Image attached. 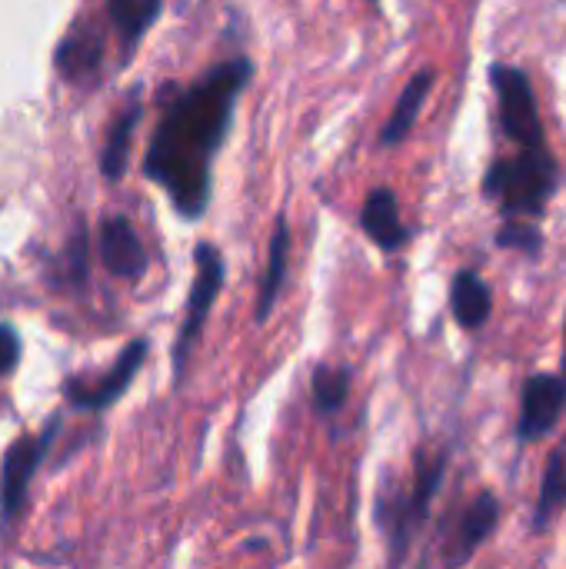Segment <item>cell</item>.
Instances as JSON below:
<instances>
[{"label": "cell", "instance_id": "6da1fadb", "mask_svg": "<svg viewBox=\"0 0 566 569\" xmlns=\"http://www.w3.org/2000/svg\"><path fill=\"white\" fill-rule=\"evenodd\" d=\"M254 77L247 57L214 67L190 87H167L163 117L143 157V173L160 183L183 217H200L214 190V157L230 130L234 107Z\"/></svg>", "mask_w": 566, "mask_h": 569}, {"label": "cell", "instance_id": "7a4b0ae2", "mask_svg": "<svg viewBox=\"0 0 566 569\" xmlns=\"http://www.w3.org/2000/svg\"><path fill=\"white\" fill-rule=\"evenodd\" d=\"M560 187V160L550 143L520 147L514 157L490 160L480 193L500 210V217H530L544 220L550 200Z\"/></svg>", "mask_w": 566, "mask_h": 569}, {"label": "cell", "instance_id": "3957f363", "mask_svg": "<svg viewBox=\"0 0 566 569\" xmlns=\"http://www.w3.org/2000/svg\"><path fill=\"white\" fill-rule=\"evenodd\" d=\"M487 77H490V87H494V97H497L500 133L517 147L547 143V127H544V117H540V103H537V90H534L530 73L524 67H517V63L494 60Z\"/></svg>", "mask_w": 566, "mask_h": 569}, {"label": "cell", "instance_id": "277c9868", "mask_svg": "<svg viewBox=\"0 0 566 569\" xmlns=\"http://www.w3.org/2000/svg\"><path fill=\"white\" fill-rule=\"evenodd\" d=\"M193 267H197V277H193V287H190V297H187V317L180 323V333H177V343H173V370L177 377L183 373L187 367V357L224 290V277H227V267H224V253L214 247V243H197L193 250Z\"/></svg>", "mask_w": 566, "mask_h": 569}, {"label": "cell", "instance_id": "5b68a950", "mask_svg": "<svg viewBox=\"0 0 566 569\" xmlns=\"http://www.w3.org/2000/svg\"><path fill=\"white\" fill-rule=\"evenodd\" d=\"M60 430V420H50L43 427V433L37 437H20L7 447L3 453V467H0V523H13L23 507H27V490H30V480L33 473L40 470L50 443H53V433Z\"/></svg>", "mask_w": 566, "mask_h": 569}, {"label": "cell", "instance_id": "8992f818", "mask_svg": "<svg viewBox=\"0 0 566 569\" xmlns=\"http://www.w3.org/2000/svg\"><path fill=\"white\" fill-rule=\"evenodd\" d=\"M566 413V370L560 373H530L520 387L517 413V443L530 447L557 433Z\"/></svg>", "mask_w": 566, "mask_h": 569}, {"label": "cell", "instance_id": "52a82bcc", "mask_svg": "<svg viewBox=\"0 0 566 569\" xmlns=\"http://www.w3.org/2000/svg\"><path fill=\"white\" fill-rule=\"evenodd\" d=\"M147 350H150L147 340H133V343L123 347V353L117 357V363L110 367V373H103L97 383H83V380H77V377L67 380V387H63L67 403H73L77 410H90V413L110 410V407L127 393V387L133 383L137 370H140L143 360H147Z\"/></svg>", "mask_w": 566, "mask_h": 569}, {"label": "cell", "instance_id": "ba28073f", "mask_svg": "<svg viewBox=\"0 0 566 569\" xmlns=\"http://www.w3.org/2000/svg\"><path fill=\"white\" fill-rule=\"evenodd\" d=\"M500 517H504V503L494 490H480L467 507L464 513L457 517V527H454V537L447 543V553H444V563L447 567H467L480 547L497 533L500 527Z\"/></svg>", "mask_w": 566, "mask_h": 569}, {"label": "cell", "instance_id": "9c48e42d", "mask_svg": "<svg viewBox=\"0 0 566 569\" xmlns=\"http://www.w3.org/2000/svg\"><path fill=\"white\" fill-rule=\"evenodd\" d=\"M360 227L384 253L404 250L414 237V230L400 220V203L390 187L370 190V197L364 200V210H360Z\"/></svg>", "mask_w": 566, "mask_h": 569}, {"label": "cell", "instance_id": "30bf717a", "mask_svg": "<svg viewBox=\"0 0 566 569\" xmlns=\"http://www.w3.org/2000/svg\"><path fill=\"white\" fill-rule=\"evenodd\" d=\"M100 257L113 277L140 280L147 273V250L127 217H107L100 227Z\"/></svg>", "mask_w": 566, "mask_h": 569}, {"label": "cell", "instance_id": "8fae6325", "mask_svg": "<svg viewBox=\"0 0 566 569\" xmlns=\"http://www.w3.org/2000/svg\"><path fill=\"white\" fill-rule=\"evenodd\" d=\"M450 313L467 333L487 327L494 317V287L470 267L457 270L450 280Z\"/></svg>", "mask_w": 566, "mask_h": 569}, {"label": "cell", "instance_id": "7c38bea8", "mask_svg": "<svg viewBox=\"0 0 566 569\" xmlns=\"http://www.w3.org/2000/svg\"><path fill=\"white\" fill-rule=\"evenodd\" d=\"M566 513V433L550 447L547 463H544V477H540V493L534 503V517H530V533L544 537L560 517Z\"/></svg>", "mask_w": 566, "mask_h": 569}, {"label": "cell", "instance_id": "4fadbf2b", "mask_svg": "<svg viewBox=\"0 0 566 569\" xmlns=\"http://www.w3.org/2000/svg\"><path fill=\"white\" fill-rule=\"evenodd\" d=\"M434 83H437V73L434 70H417L407 80V87L400 90V97H397V103H394L384 130H380V143L384 147H397V143H404L410 137V130H414V123H417V117H420L430 90H434Z\"/></svg>", "mask_w": 566, "mask_h": 569}, {"label": "cell", "instance_id": "5bb4252c", "mask_svg": "<svg viewBox=\"0 0 566 569\" xmlns=\"http://www.w3.org/2000/svg\"><path fill=\"white\" fill-rule=\"evenodd\" d=\"M100 60H103V37L97 33L93 23L73 27L60 40V47L53 53V63L63 73V80H83V77H90L100 67Z\"/></svg>", "mask_w": 566, "mask_h": 569}, {"label": "cell", "instance_id": "9a60e30c", "mask_svg": "<svg viewBox=\"0 0 566 569\" xmlns=\"http://www.w3.org/2000/svg\"><path fill=\"white\" fill-rule=\"evenodd\" d=\"M140 113H143V103H140V90L127 100L123 113L117 117V123L110 127L107 133V143H103V153H100V170L107 180H120L123 170H127V157H130V137H133V127L140 123Z\"/></svg>", "mask_w": 566, "mask_h": 569}, {"label": "cell", "instance_id": "2e32d148", "mask_svg": "<svg viewBox=\"0 0 566 569\" xmlns=\"http://www.w3.org/2000/svg\"><path fill=\"white\" fill-rule=\"evenodd\" d=\"M110 3V20L123 40V57L140 43L147 27L160 17V0H107Z\"/></svg>", "mask_w": 566, "mask_h": 569}, {"label": "cell", "instance_id": "e0dca14e", "mask_svg": "<svg viewBox=\"0 0 566 569\" xmlns=\"http://www.w3.org/2000/svg\"><path fill=\"white\" fill-rule=\"evenodd\" d=\"M287 250H290V227L287 220L280 217L277 220V230L270 237V263H267V273H264V287H260V297H257V320L264 323L280 297V287H284V273H287Z\"/></svg>", "mask_w": 566, "mask_h": 569}, {"label": "cell", "instance_id": "ac0fdd59", "mask_svg": "<svg viewBox=\"0 0 566 569\" xmlns=\"http://www.w3.org/2000/svg\"><path fill=\"white\" fill-rule=\"evenodd\" d=\"M494 243H497V250H517L527 260H540L544 247H547V237H544L540 223L530 220V217H500Z\"/></svg>", "mask_w": 566, "mask_h": 569}, {"label": "cell", "instance_id": "d6986e66", "mask_svg": "<svg viewBox=\"0 0 566 569\" xmlns=\"http://www.w3.org/2000/svg\"><path fill=\"white\" fill-rule=\"evenodd\" d=\"M350 397V367H317L314 370V407L320 413L344 410Z\"/></svg>", "mask_w": 566, "mask_h": 569}, {"label": "cell", "instance_id": "ffe728a7", "mask_svg": "<svg viewBox=\"0 0 566 569\" xmlns=\"http://www.w3.org/2000/svg\"><path fill=\"white\" fill-rule=\"evenodd\" d=\"M20 363V337L10 323H0V377H7Z\"/></svg>", "mask_w": 566, "mask_h": 569}, {"label": "cell", "instance_id": "44dd1931", "mask_svg": "<svg viewBox=\"0 0 566 569\" xmlns=\"http://www.w3.org/2000/svg\"><path fill=\"white\" fill-rule=\"evenodd\" d=\"M560 370H566V317H564V367Z\"/></svg>", "mask_w": 566, "mask_h": 569}, {"label": "cell", "instance_id": "7402d4cb", "mask_svg": "<svg viewBox=\"0 0 566 569\" xmlns=\"http://www.w3.org/2000/svg\"><path fill=\"white\" fill-rule=\"evenodd\" d=\"M370 3H380V0H370Z\"/></svg>", "mask_w": 566, "mask_h": 569}]
</instances>
